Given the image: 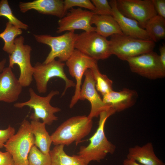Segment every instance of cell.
<instances>
[{"label":"cell","instance_id":"cell-27","mask_svg":"<svg viewBox=\"0 0 165 165\" xmlns=\"http://www.w3.org/2000/svg\"><path fill=\"white\" fill-rule=\"evenodd\" d=\"M28 159V165H51L50 154H44L35 145L30 150Z\"/></svg>","mask_w":165,"mask_h":165},{"label":"cell","instance_id":"cell-3","mask_svg":"<svg viewBox=\"0 0 165 165\" xmlns=\"http://www.w3.org/2000/svg\"><path fill=\"white\" fill-rule=\"evenodd\" d=\"M34 143L30 123L24 119L16 134L8 140L4 147L12 155L15 165H28V155Z\"/></svg>","mask_w":165,"mask_h":165},{"label":"cell","instance_id":"cell-29","mask_svg":"<svg viewBox=\"0 0 165 165\" xmlns=\"http://www.w3.org/2000/svg\"><path fill=\"white\" fill-rule=\"evenodd\" d=\"M95 8L94 14L112 16V8L107 0H92L91 1Z\"/></svg>","mask_w":165,"mask_h":165},{"label":"cell","instance_id":"cell-17","mask_svg":"<svg viewBox=\"0 0 165 165\" xmlns=\"http://www.w3.org/2000/svg\"><path fill=\"white\" fill-rule=\"evenodd\" d=\"M20 11L25 13L34 9L42 14L56 16L60 19L65 15L64 1L62 0H35L28 2H20Z\"/></svg>","mask_w":165,"mask_h":165},{"label":"cell","instance_id":"cell-24","mask_svg":"<svg viewBox=\"0 0 165 165\" xmlns=\"http://www.w3.org/2000/svg\"><path fill=\"white\" fill-rule=\"evenodd\" d=\"M22 33V29L15 26L10 22H7L5 30L0 33V38L3 40L4 43L3 50L9 54H11L15 48V38Z\"/></svg>","mask_w":165,"mask_h":165},{"label":"cell","instance_id":"cell-32","mask_svg":"<svg viewBox=\"0 0 165 165\" xmlns=\"http://www.w3.org/2000/svg\"><path fill=\"white\" fill-rule=\"evenodd\" d=\"M0 165H15L12 156L9 152L0 150Z\"/></svg>","mask_w":165,"mask_h":165},{"label":"cell","instance_id":"cell-35","mask_svg":"<svg viewBox=\"0 0 165 165\" xmlns=\"http://www.w3.org/2000/svg\"><path fill=\"white\" fill-rule=\"evenodd\" d=\"M6 62V60L5 59H4L0 61V72H1L5 68Z\"/></svg>","mask_w":165,"mask_h":165},{"label":"cell","instance_id":"cell-21","mask_svg":"<svg viewBox=\"0 0 165 165\" xmlns=\"http://www.w3.org/2000/svg\"><path fill=\"white\" fill-rule=\"evenodd\" d=\"M30 123L32 132L35 138L34 145L45 154H49L52 141L47 131L46 124L39 121L31 120Z\"/></svg>","mask_w":165,"mask_h":165},{"label":"cell","instance_id":"cell-6","mask_svg":"<svg viewBox=\"0 0 165 165\" xmlns=\"http://www.w3.org/2000/svg\"><path fill=\"white\" fill-rule=\"evenodd\" d=\"M78 34L71 31L58 36L47 35H34L38 42L50 46L51 50L43 63L47 64L58 58L61 62L66 61L75 49L74 45Z\"/></svg>","mask_w":165,"mask_h":165},{"label":"cell","instance_id":"cell-14","mask_svg":"<svg viewBox=\"0 0 165 165\" xmlns=\"http://www.w3.org/2000/svg\"><path fill=\"white\" fill-rule=\"evenodd\" d=\"M85 78L81 87L79 100H87L90 103L91 108L88 116L91 119L99 116L102 112L110 108L105 104L98 94L95 87V82L91 70L85 72Z\"/></svg>","mask_w":165,"mask_h":165},{"label":"cell","instance_id":"cell-30","mask_svg":"<svg viewBox=\"0 0 165 165\" xmlns=\"http://www.w3.org/2000/svg\"><path fill=\"white\" fill-rule=\"evenodd\" d=\"M15 133V129L9 125L4 130H0V148H2L8 140Z\"/></svg>","mask_w":165,"mask_h":165},{"label":"cell","instance_id":"cell-10","mask_svg":"<svg viewBox=\"0 0 165 165\" xmlns=\"http://www.w3.org/2000/svg\"><path fill=\"white\" fill-rule=\"evenodd\" d=\"M126 61L132 72L146 78L155 79L165 76V67L161 62L159 55L153 51Z\"/></svg>","mask_w":165,"mask_h":165},{"label":"cell","instance_id":"cell-18","mask_svg":"<svg viewBox=\"0 0 165 165\" xmlns=\"http://www.w3.org/2000/svg\"><path fill=\"white\" fill-rule=\"evenodd\" d=\"M138 97L134 90L124 88L119 92L113 90L103 96V102L116 112H120L133 106Z\"/></svg>","mask_w":165,"mask_h":165},{"label":"cell","instance_id":"cell-2","mask_svg":"<svg viewBox=\"0 0 165 165\" xmlns=\"http://www.w3.org/2000/svg\"><path fill=\"white\" fill-rule=\"evenodd\" d=\"M93 126L92 119L86 116H75L62 123L51 134L55 145L68 146L80 142L90 133Z\"/></svg>","mask_w":165,"mask_h":165},{"label":"cell","instance_id":"cell-25","mask_svg":"<svg viewBox=\"0 0 165 165\" xmlns=\"http://www.w3.org/2000/svg\"><path fill=\"white\" fill-rule=\"evenodd\" d=\"M95 82L97 90L103 96L113 90V82L106 75L101 73L99 70L97 63L90 69Z\"/></svg>","mask_w":165,"mask_h":165},{"label":"cell","instance_id":"cell-8","mask_svg":"<svg viewBox=\"0 0 165 165\" xmlns=\"http://www.w3.org/2000/svg\"><path fill=\"white\" fill-rule=\"evenodd\" d=\"M74 47L97 61L107 59L112 55L109 40L95 31H84L78 34Z\"/></svg>","mask_w":165,"mask_h":165},{"label":"cell","instance_id":"cell-28","mask_svg":"<svg viewBox=\"0 0 165 165\" xmlns=\"http://www.w3.org/2000/svg\"><path fill=\"white\" fill-rule=\"evenodd\" d=\"M75 6L88 9L93 12L95 10L94 6L89 0H65L64 1V9L65 13L68 10Z\"/></svg>","mask_w":165,"mask_h":165},{"label":"cell","instance_id":"cell-33","mask_svg":"<svg viewBox=\"0 0 165 165\" xmlns=\"http://www.w3.org/2000/svg\"><path fill=\"white\" fill-rule=\"evenodd\" d=\"M160 55L159 58L163 66L165 67V45L163 44L159 48Z\"/></svg>","mask_w":165,"mask_h":165},{"label":"cell","instance_id":"cell-13","mask_svg":"<svg viewBox=\"0 0 165 165\" xmlns=\"http://www.w3.org/2000/svg\"><path fill=\"white\" fill-rule=\"evenodd\" d=\"M94 12L81 8H72L58 21L57 32L81 29L86 32H95L96 28L92 26L91 20Z\"/></svg>","mask_w":165,"mask_h":165},{"label":"cell","instance_id":"cell-31","mask_svg":"<svg viewBox=\"0 0 165 165\" xmlns=\"http://www.w3.org/2000/svg\"><path fill=\"white\" fill-rule=\"evenodd\" d=\"M157 15L165 18V0H152Z\"/></svg>","mask_w":165,"mask_h":165},{"label":"cell","instance_id":"cell-20","mask_svg":"<svg viewBox=\"0 0 165 165\" xmlns=\"http://www.w3.org/2000/svg\"><path fill=\"white\" fill-rule=\"evenodd\" d=\"M91 24L96 26L95 32L106 38L116 34H123L118 24L112 16L94 14Z\"/></svg>","mask_w":165,"mask_h":165},{"label":"cell","instance_id":"cell-22","mask_svg":"<svg viewBox=\"0 0 165 165\" xmlns=\"http://www.w3.org/2000/svg\"><path fill=\"white\" fill-rule=\"evenodd\" d=\"M64 145H55L50 150L51 165H88L85 160L79 155H67L64 150Z\"/></svg>","mask_w":165,"mask_h":165},{"label":"cell","instance_id":"cell-7","mask_svg":"<svg viewBox=\"0 0 165 165\" xmlns=\"http://www.w3.org/2000/svg\"><path fill=\"white\" fill-rule=\"evenodd\" d=\"M64 65L63 62L55 60L47 64L39 62L36 63L33 67V78L39 93H45L47 92L48 82L54 77L61 78L65 82V86L62 94V96L68 89L75 86V84L66 75L64 70Z\"/></svg>","mask_w":165,"mask_h":165},{"label":"cell","instance_id":"cell-4","mask_svg":"<svg viewBox=\"0 0 165 165\" xmlns=\"http://www.w3.org/2000/svg\"><path fill=\"white\" fill-rule=\"evenodd\" d=\"M30 95L29 100L24 102H19L14 105L15 107L22 108L28 106L33 109L34 112L30 116L31 120L39 121L41 119L46 125H51L54 121L58 120V117L54 114L59 112L61 109L57 107L52 106L50 102L53 97L59 94L57 90H52L45 97L38 95L34 90L30 88L29 89Z\"/></svg>","mask_w":165,"mask_h":165},{"label":"cell","instance_id":"cell-11","mask_svg":"<svg viewBox=\"0 0 165 165\" xmlns=\"http://www.w3.org/2000/svg\"><path fill=\"white\" fill-rule=\"evenodd\" d=\"M116 5L122 14L137 21L144 29L148 21L157 15L152 0H117Z\"/></svg>","mask_w":165,"mask_h":165},{"label":"cell","instance_id":"cell-34","mask_svg":"<svg viewBox=\"0 0 165 165\" xmlns=\"http://www.w3.org/2000/svg\"><path fill=\"white\" fill-rule=\"evenodd\" d=\"M123 165H142L136 161L130 159L126 158L123 162Z\"/></svg>","mask_w":165,"mask_h":165},{"label":"cell","instance_id":"cell-19","mask_svg":"<svg viewBox=\"0 0 165 165\" xmlns=\"http://www.w3.org/2000/svg\"><path fill=\"white\" fill-rule=\"evenodd\" d=\"M127 158L133 160L142 165H165L156 155L153 145L150 142L141 146L136 145L130 148Z\"/></svg>","mask_w":165,"mask_h":165},{"label":"cell","instance_id":"cell-26","mask_svg":"<svg viewBox=\"0 0 165 165\" xmlns=\"http://www.w3.org/2000/svg\"><path fill=\"white\" fill-rule=\"evenodd\" d=\"M6 18L9 22L13 25L21 29L27 30L28 26L17 19L13 13L7 0L0 1V16Z\"/></svg>","mask_w":165,"mask_h":165},{"label":"cell","instance_id":"cell-16","mask_svg":"<svg viewBox=\"0 0 165 165\" xmlns=\"http://www.w3.org/2000/svg\"><path fill=\"white\" fill-rule=\"evenodd\" d=\"M109 3L112 8V16L118 24L123 34L135 38L152 41L145 30L136 20L127 17L118 10L116 0H112Z\"/></svg>","mask_w":165,"mask_h":165},{"label":"cell","instance_id":"cell-5","mask_svg":"<svg viewBox=\"0 0 165 165\" xmlns=\"http://www.w3.org/2000/svg\"><path fill=\"white\" fill-rule=\"evenodd\" d=\"M109 41L112 54L123 61L152 51L155 46V42L152 41L136 38L123 34L113 35Z\"/></svg>","mask_w":165,"mask_h":165},{"label":"cell","instance_id":"cell-23","mask_svg":"<svg viewBox=\"0 0 165 165\" xmlns=\"http://www.w3.org/2000/svg\"><path fill=\"white\" fill-rule=\"evenodd\" d=\"M145 29L151 40L154 42L165 38V18L158 15L147 22Z\"/></svg>","mask_w":165,"mask_h":165},{"label":"cell","instance_id":"cell-12","mask_svg":"<svg viewBox=\"0 0 165 165\" xmlns=\"http://www.w3.org/2000/svg\"><path fill=\"white\" fill-rule=\"evenodd\" d=\"M66 61V65L68 68L69 74L72 77L75 78L76 82L74 94L69 105L70 108H72L79 100L83 75L87 70L91 68L97 63V61L75 49Z\"/></svg>","mask_w":165,"mask_h":165},{"label":"cell","instance_id":"cell-15","mask_svg":"<svg viewBox=\"0 0 165 165\" xmlns=\"http://www.w3.org/2000/svg\"><path fill=\"white\" fill-rule=\"evenodd\" d=\"M23 87L9 66L0 73V101L12 103L16 101Z\"/></svg>","mask_w":165,"mask_h":165},{"label":"cell","instance_id":"cell-1","mask_svg":"<svg viewBox=\"0 0 165 165\" xmlns=\"http://www.w3.org/2000/svg\"><path fill=\"white\" fill-rule=\"evenodd\" d=\"M116 112L112 108L101 112L99 114L98 126L95 133L89 139L90 143L87 146L80 147L78 155L88 163L92 161L100 162L108 154H113L116 146L109 141L104 131L107 119Z\"/></svg>","mask_w":165,"mask_h":165},{"label":"cell","instance_id":"cell-9","mask_svg":"<svg viewBox=\"0 0 165 165\" xmlns=\"http://www.w3.org/2000/svg\"><path fill=\"white\" fill-rule=\"evenodd\" d=\"M24 43V38L22 36L15 38V49L9 55V67L12 68L15 64L18 65L20 70L18 81L23 87H27L33 80L34 68L31 62V48Z\"/></svg>","mask_w":165,"mask_h":165}]
</instances>
